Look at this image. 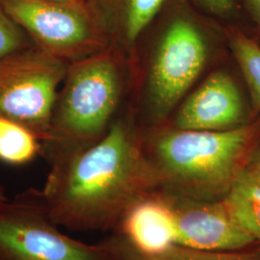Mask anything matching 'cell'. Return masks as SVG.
I'll return each mask as SVG.
<instances>
[{
    "mask_svg": "<svg viewBox=\"0 0 260 260\" xmlns=\"http://www.w3.org/2000/svg\"><path fill=\"white\" fill-rule=\"evenodd\" d=\"M48 163L42 199L52 220L73 232H114L132 205L159 190L142 134L124 119L116 118L92 145Z\"/></svg>",
    "mask_w": 260,
    "mask_h": 260,
    "instance_id": "1",
    "label": "cell"
},
{
    "mask_svg": "<svg viewBox=\"0 0 260 260\" xmlns=\"http://www.w3.org/2000/svg\"><path fill=\"white\" fill-rule=\"evenodd\" d=\"M159 190L199 201H220L241 178L260 141V115L225 131L180 129L165 123L142 134Z\"/></svg>",
    "mask_w": 260,
    "mask_h": 260,
    "instance_id": "2",
    "label": "cell"
},
{
    "mask_svg": "<svg viewBox=\"0 0 260 260\" xmlns=\"http://www.w3.org/2000/svg\"><path fill=\"white\" fill-rule=\"evenodd\" d=\"M223 25L190 0L166 1L145 33L151 44L140 83L150 128L167 123L205 72Z\"/></svg>",
    "mask_w": 260,
    "mask_h": 260,
    "instance_id": "3",
    "label": "cell"
},
{
    "mask_svg": "<svg viewBox=\"0 0 260 260\" xmlns=\"http://www.w3.org/2000/svg\"><path fill=\"white\" fill-rule=\"evenodd\" d=\"M127 70L125 57L112 47L70 64L42 144L47 161L103 137L116 120Z\"/></svg>",
    "mask_w": 260,
    "mask_h": 260,
    "instance_id": "4",
    "label": "cell"
},
{
    "mask_svg": "<svg viewBox=\"0 0 260 260\" xmlns=\"http://www.w3.org/2000/svg\"><path fill=\"white\" fill-rule=\"evenodd\" d=\"M0 260H121L111 237L78 241L52 220L40 190L30 188L0 202Z\"/></svg>",
    "mask_w": 260,
    "mask_h": 260,
    "instance_id": "5",
    "label": "cell"
},
{
    "mask_svg": "<svg viewBox=\"0 0 260 260\" xmlns=\"http://www.w3.org/2000/svg\"><path fill=\"white\" fill-rule=\"evenodd\" d=\"M70 62L32 45L0 60V116L47 139Z\"/></svg>",
    "mask_w": 260,
    "mask_h": 260,
    "instance_id": "6",
    "label": "cell"
},
{
    "mask_svg": "<svg viewBox=\"0 0 260 260\" xmlns=\"http://www.w3.org/2000/svg\"><path fill=\"white\" fill-rule=\"evenodd\" d=\"M0 7L24 30L36 47L70 63L109 47L85 1L0 0Z\"/></svg>",
    "mask_w": 260,
    "mask_h": 260,
    "instance_id": "7",
    "label": "cell"
},
{
    "mask_svg": "<svg viewBox=\"0 0 260 260\" xmlns=\"http://www.w3.org/2000/svg\"><path fill=\"white\" fill-rule=\"evenodd\" d=\"M176 222L177 245L199 250H240L256 242L224 200L199 201L161 190Z\"/></svg>",
    "mask_w": 260,
    "mask_h": 260,
    "instance_id": "8",
    "label": "cell"
},
{
    "mask_svg": "<svg viewBox=\"0 0 260 260\" xmlns=\"http://www.w3.org/2000/svg\"><path fill=\"white\" fill-rule=\"evenodd\" d=\"M254 118L235 78L224 70H216L181 102L169 124L180 129L225 131Z\"/></svg>",
    "mask_w": 260,
    "mask_h": 260,
    "instance_id": "9",
    "label": "cell"
},
{
    "mask_svg": "<svg viewBox=\"0 0 260 260\" xmlns=\"http://www.w3.org/2000/svg\"><path fill=\"white\" fill-rule=\"evenodd\" d=\"M166 1L85 0V4L109 47L119 50L132 68L142 38Z\"/></svg>",
    "mask_w": 260,
    "mask_h": 260,
    "instance_id": "10",
    "label": "cell"
},
{
    "mask_svg": "<svg viewBox=\"0 0 260 260\" xmlns=\"http://www.w3.org/2000/svg\"><path fill=\"white\" fill-rule=\"evenodd\" d=\"M114 234L143 255H157L177 245L175 217L164 193L156 190L132 205Z\"/></svg>",
    "mask_w": 260,
    "mask_h": 260,
    "instance_id": "11",
    "label": "cell"
},
{
    "mask_svg": "<svg viewBox=\"0 0 260 260\" xmlns=\"http://www.w3.org/2000/svg\"><path fill=\"white\" fill-rule=\"evenodd\" d=\"M223 36L247 85L253 115H260V44L239 24H224Z\"/></svg>",
    "mask_w": 260,
    "mask_h": 260,
    "instance_id": "12",
    "label": "cell"
},
{
    "mask_svg": "<svg viewBox=\"0 0 260 260\" xmlns=\"http://www.w3.org/2000/svg\"><path fill=\"white\" fill-rule=\"evenodd\" d=\"M43 145L37 135L18 121L0 116V161L21 166L42 154Z\"/></svg>",
    "mask_w": 260,
    "mask_h": 260,
    "instance_id": "13",
    "label": "cell"
},
{
    "mask_svg": "<svg viewBox=\"0 0 260 260\" xmlns=\"http://www.w3.org/2000/svg\"><path fill=\"white\" fill-rule=\"evenodd\" d=\"M121 260H260V246L250 247L233 251H211L188 248L175 245L168 251L157 255H143L132 251L121 239L113 234Z\"/></svg>",
    "mask_w": 260,
    "mask_h": 260,
    "instance_id": "14",
    "label": "cell"
},
{
    "mask_svg": "<svg viewBox=\"0 0 260 260\" xmlns=\"http://www.w3.org/2000/svg\"><path fill=\"white\" fill-rule=\"evenodd\" d=\"M223 200L242 226L260 244V184L240 178Z\"/></svg>",
    "mask_w": 260,
    "mask_h": 260,
    "instance_id": "15",
    "label": "cell"
},
{
    "mask_svg": "<svg viewBox=\"0 0 260 260\" xmlns=\"http://www.w3.org/2000/svg\"><path fill=\"white\" fill-rule=\"evenodd\" d=\"M32 45L24 30L0 7V60Z\"/></svg>",
    "mask_w": 260,
    "mask_h": 260,
    "instance_id": "16",
    "label": "cell"
},
{
    "mask_svg": "<svg viewBox=\"0 0 260 260\" xmlns=\"http://www.w3.org/2000/svg\"><path fill=\"white\" fill-rule=\"evenodd\" d=\"M196 8L222 24H238L243 13L240 0H190Z\"/></svg>",
    "mask_w": 260,
    "mask_h": 260,
    "instance_id": "17",
    "label": "cell"
},
{
    "mask_svg": "<svg viewBox=\"0 0 260 260\" xmlns=\"http://www.w3.org/2000/svg\"><path fill=\"white\" fill-rule=\"evenodd\" d=\"M243 13L251 21L252 36L260 44V0H240Z\"/></svg>",
    "mask_w": 260,
    "mask_h": 260,
    "instance_id": "18",
    "label": "cell"
},
{
    "mask_svg": "<svg viewBox=\"0 0 260 260\" xmlns=\"http://www.w3.org/2000/svg\"><path fill=\"white\" fill-rule=\"evenodd\" d=\"M241 178L260 184V141L253 149Z\"/></svg>",
    "mask_w": 260,
    "mask_h": 260,
    "instance_id": "19",
    "label": "cell"
},
{
    "mask_svg": "<svg viewBox=\"0 0 260 260\" xmlns=\"http://www.w3.org/2000/svg\"><path fill=\"white\" fill-rule=\"evenodd\" d=\"M46 1H53V2H63V3H80L85 0H46Z\"/></svg>",
    "mask_w": 260,
    "mask_h": 260,
    "instance_id": "20",
    "label": "cell"
},
{
    "mask_svg": "<svg viewBox=\"0 0 260 260\" xmlns=\"http://www.w3.org/2000/svg\"><path fill=\"white\" fill-rule=\"evenodd\" d=\"M9 197L6 195L5 193V190L2 186L0 185V202H3V201H6Z\"/></svg>",
    "mask_w": 260,
    "mask_h": 260,
    "instance_id": "21",
    "label": "cell"
}]
</instances>
